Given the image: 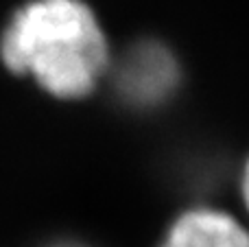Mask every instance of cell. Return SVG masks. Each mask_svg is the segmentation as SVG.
<instances>
[{"mask_svg": "<svg viewBox=\"0 0 249 247\" xmlns=\"http://www.w3.org/2000/svg\"><path fill=\"white\" fill-rule=\"evenodd\" d=\"M118 83L127 99L136 103H155L177 83V64L166 48L144 44L124 57Z\"/></svg>", "mask_w": 249, "mask_h": 247, "instance_id": "obj_2", "label": "cell"}, {"mask_svg": "<svg viewBox=\"0 0 249 247\" xmlns=\"http://www.w3.org/2000/svg\"><path fill=\"white\" fill-rule=\"evenodd\" d=\"M9 70L31 74L59 99L90 94L109 61L107 39L81 0H33L11 18L0 39Z\"/></svg>", "mask_w": 249, "mask_h": 247, "instance_id": "obj_1", "label": "cell"}, {"mask_svg": "<svg viewBox=\"0 0 249 247\" xmlns=\"http://www.w3.org/2000/svg\"><path fill=\"white\" fill-rule=\"evenodd\" d=\"M241 195H243V201H245V208L249 212V158L243 166V175H241Z\"/></svg>", "mask_w": 249, "mask_h": 247, "instance_id": "obj_4", "label": "cell"}, {"mask_svg": "<svg viewBox=\"0 0 249 247\" xmlns=\"http://www.w3.org/2000/svg\"><path fill=\"white\" fill-rule=\"evenodd\" d=\"M162 247H249V230L223 210L195 208L173 223Z\"/></svg>", "mask_w": 249, "mask_h": 247, "instance_id": "obj_3", "label": "cell"}]
</instances>
